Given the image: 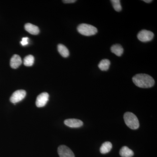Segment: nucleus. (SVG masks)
Segmentation results:
<instances>
[{
  "label": "nucleus",
  "mask_w": 157,
  "mask_h": 157,
  "mask_svg": "<svg viewBox=\"0 0 157 157\" xmlns=\"http://www.w3.org/2000/svg\"><path fill=\"white\" fill-rule=\"evenodd\" d=\"M111 52L118 56H121L124 52V48L122 46L119 44H115L111 46L110 48Z\"/></svg>",
  "instance_id": "obj_12"
},
{
  "label": "nucleus",
  "mask_w": 157,
  "mask_h": 157,
  "mask_svg": "<svg viewBox=\"0 0 157 157\" xmlns=\"http://www.w3.org/2000/svg\"><path fill=\"white\" fill-rule=\"evenodd\" d=\"M66 125L72 128H78L83 125V122L80 120L76 119H68L64 121Z\"/></svg>",
  "instance_id": "obj_8"
},
{
  "label": "nucleus",
  "mask_w": 157,
  "mask_h": 157,
  "mask_svg": "<svg viewBox=\"0 0 157 157\" xmlns=\"http://www.w3.org/2000/svg\"><path fill=\"white\" fill-rule=\"evenodd\" d=\"M25 30L27 31L28 33L33 35H38L39 33V28L37 26L34 25L32 24H26L25 25Z\"/></svg>",
  "instance_id": "obj_10"
},
{
  "label": "nucleus",
  "mask_w": 157,
  "mask_h": 157,
  "mask_svg": "<svg viewBox=\"0 0 157 157\" xmlns=\"http://www.w3.org/2000/svg\"><path fill=\"white\" fill-rule=\"evenodd\" d=\"M124 119L126 124L130 128L136 130L139 128V121L134 113L132 112H126L124 114Z\"/></svg>",
  "instance_id": "obj_2"
},
{
  "label": "nucleus",
  "mask_w": 157,
  "mask_h": 157,
  "mask_svg": "<svg viewBox=\"0 0 157 157\" xmlns=\"http://www.w3.org/2000/svg\"><path fill=\"white\" fill-rule=\"evenodd\" d=\"M34 57L33 55H29L24 59V64L26 67H31L33 64Z\"/></svg>",
  "instance_id": "obj_16"
},
{
  "label": "nucleus",
  "mask_w": 157,
  "mask_h": 157,
  "mask_svg": "<svg viewBox=\"0 0 157 157\" xmlns=\"http://www.w3.org/2000/svg\"><path fill=\"white\" fill-rule=\"evenodd\" d=\"M58 50L63 57L67 58L69 56L70 54L69 50L64 45L61 44H59L58 45Z\"/></svg>",
  "instance_id": "obj_15"
},
{
  "label": "nucleus",
  "mask_w": 157,
  "mask_h": 157,
  "mask_svg": "<svg viewBox=\"0 0 157 157\" xmlns=\"http://www.w3.org/2000/svg\"><path fill=\"white\" fill-rule=\"evenodd\" d=\"M77 29L79 33L86 36H94L98 32V29L95 27L87 24L82 23L79 25Z\"/></svg>",
  "instance_id": "obj_3"
},
{
  "label": "nucleus",
  "mask_w": 157,
  "mask_h": 157,
  "mask_svg": "<svg viewBox=\"0 0 157 157\" xmlns=\"http://www.w3.org/2000/svg\"><path fill=\"white\" fill-rule=\"evenodd\" d=\"M134 84L140 88H148L154 85L155 82L154 78L146 74H138L132 78Z\"/></svg>",
  "instance_id": "obj_1"
},
{
  "label": "nucleus",
  "mask_w": 157,
  "mask_h": 157,
  "mask_svg": "<svg viewBox=\"0 0 157 157\" xmlns=\"http://www.w3.org/2000/svg\"><path fill=\"white\" fill-rule=\"evenodd\" d=\"M29 39L28 37L23 38L22 40H21V44L22 46H25V45H28L29 43Z\"/></svg>",
  "instance_id": "obj_18"
},
{
  "label": "nucleus",
  "mask_w": 157,
  "mask_h": 157,
  "mask_svg": "<svg viewBox=\"0 0 157 157\" xmlns=\"http://www.w3.org/2000/svg\"><path fill=\"white\" fill-rule=\"evenodd\" d=\"M110 2L112 3L113 7L116 11L120 12L121 11L122 7L120 0H111Z\"/></svg>",
  "instance_id": "obj_17"
},
{
  "label": "nucleus",
  "mask_w": 157,
  "mask_h": 157,
  "mask_svg": "<svg viewBox=\"0 0 157 157\" xmlns=\"http://www.w3.org/2000/svg\"><path fill=\"white\" fill-rule=\"evenodd\" d=\"M120 155L122 157H132L134 155V151L127 146H123L121 149Z\"/></svg>",
  "instance_id": "obj_11"
},
{
  "label": "nucleus",
  "mask_w": 157,
  "mask_h": 157,
  "mask_svg": "<svg viewBox=\"0 0 157 157\" xmlns=\"http://www.w3.org/2000/svg\"><path fill=\"white\" fill-rule=\"evenodd\" d=\"M22 63L21 58L19 56L15 54L11 57L10 60V66L13 69H17Z\"/></svg>",
  "instance_id": "obj_9"
},
{
  "label": "nucleus",
  "mask_w": 157,
  "mask_h": 157,
  "mask_svg": "<svg viewBox=\"0 0 157 157\" xmlns=\"http://www.w3.org/2000/svg\"><path fill=\"white\" fill-rule=\"evenodd\" d=\"M143 1L147 3H151V2H152V1H151V0H144V1Z\"/></svg>",
  "instance_id": "obj_20"
},
{
  "label": "nucleus",
  "mask_w": 157,
  "mask_h": 157,
  "mask_svg": "<svg viewBox=\"0 0 157 157\" xmlns=\"http://www.w3.org/2000/svg\"><path fill=\"white\" fill-rule=\"evenodd\" d=\"M58 153L60 157H75L72 151L67 146L60 145L58 148Z\"/></svg>",
  "instance_id": "obj_6"
},
{
  "label": "nucleus",
  "mask_w": 157,
  "mask_h": 157,
  "mask_svg": "<svg viewBox=\"0 0 157 157\" xmlns=\"http://www.w3.org/2000/svg\"><path fill=\"white\" fill-rule=\"evenodd\" d=\"M76 1V0H64L63 2L64 3H73L75 2Z\"/></svg>",
  "instance_id": "obj_19"
},
{
  "label": "nucleus",
  "mask_w": 157,
  "mask_h": 157,
  "mask_svg": "<svg viewBox=\"0 0 157 157\" xmlns=\"http://www.w3.org/2000/svg\"><path fill=\"white\" fill-rule=\"evenodd\" d=\"M48 99H49V94L48 93L46 92L41 93L37 97L36 102V105L38 107H44L47 104Z\"/></svg>",
  "instance_id": "obj_7"
},
{
  "label": "nucleus",
  "mask_w": 157,
  "mask_h": 157,
  "mask_svg": "<svg viewBox=\"0 0 157 157\" xmlns=\"http://www.w3.org/2000/svg\"><path fill=\"white\" fill-rule=\"evenodd\" d=\"M154 37V34L151 31L142 30L137 35V39L142 42H147L151 41Z\"/></svg>",
  "instance_id": "obj_4"
},
{
  "label": "nucleus",
  "mask_w": 157,
  "mask_h": 157,
  "mask_svg": "<svg viewBox=\"0 0 157 157\" xmlns=\"http://www.w3.org/2000/svg\"><path fill=\"white\" fill-rule=\"evenodd\" d=\"M110 65V61L107 59L102 60L98 65V67L102 71H106L109 69Z\"/></svg>",
  "instance_id": "obj_14"
},
{
  "label": "nucleus",
  "mask_w": 157,
  "mask_h": 157,
  "mask_svg": "<svg viewBox=\"0 0 157 157\" xmlns=\"http://www.w3.org/2000/svg\"><path fill=\"white\" fill-rule=\"evenodd\" d=\"M112 148V144L111 142L109 141H106L104 142L101 145L100 148V152L101 153L105 154L111 151Z\"/></svg>",
  "instance_id": "obj_13"
},
{
  "label": "nucleus",
  "mask_w": 157,
  "mask_h": 157,
  "mask_svg": "<svg viewBox=\"0 0 157 157\" xmlns=\"http://www.w3.org/2000/svg\"><path fill=\"white\" fill-rule=\"evenodd\" d=\"M26 95V92L25 90H17L12 94L10 98V101L13 104H16L23 100L25 98Z\"/></svg>",
  "instance_id": "obj_5"
}]
</instances>
